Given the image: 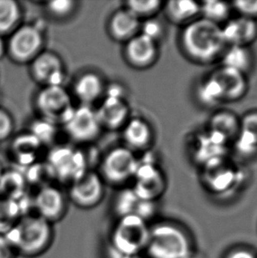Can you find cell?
I'll return each mask as SVG.
<instances>
[{"label": "cell", "instance_id": "1", "mask_svg": "<svg viewBox=\"0 0 257 258\" xmlns=\"http://www.w3.org/2000/svg\"><path fill=\"white\" fill-rule=\"evenodd\" d=\"M198 246L191 231L174 219L155 220L150 226L146 258H197Z\"/></svg>", "mask_w": 257, "mask_h": 258}, {"label": "cell", "instance_id": "2", "mask_svg": "<svg viewBox=\"0 0 257 258\" xmlns=\"http://www.w3.org/2000/svg\"><path fill=\"white\" fill-rule=\"evenodd\" d=\"M5 237L15 254L25 258H36L45 254L54 241V227L35 213L21 216Z\"/></svg>", "mask_w": 257, "mask_h": 258}, {"label": "cell", "instance_id": "3", "mask_svg": "<svg viewBox=\"0 0 257 258\" xmlns=\"http://www.w3.org/2000/svg\"><path fill=\"white\" fill-rule=\"evenodd\" d=\"M181 44L185 54L197 63H212L227 48L219 25L204 18L185 26L181 32Z\"/></svg>", "mask_w": 257, "mask_h": 258}, {"label": "cell", "instance_id": "4", "mask_svg": "<svg viewBox=\"0 0 257 258\" xmlns=\"http://www.w3.org/2000/svg\"><path fill=\"white\" fill-rule=\"evenodd\" d=\"M151 223L136 215L117 218L108 244L127 255H144L148 243Z\"/></svg>", "mask_w": 257, "mask_h": 258}, {"label": "cell", "instance_id": "5", "mask_svg": "<svg viewBox=\"0 0 257 258\" xmlns=\"http://www.w3.org/2000/svg\"><path fill=\"white\" fill-rule=\"evenodd\" d=\"M35 107L42 120L55 125H63L75 108L71 94L63 86L42 87L35 94Z\"/></svg>", "mask_w": 257, "mask_h": 258}, {"label": "cell", "instance_id": "6", "mask_svg": "<svg viewBox=\"0 0 257 258\" xmlns=\"http://www.w3.org/2000/svg\"><path fill=\"white\" fill-rule=\"evenodd\" d=\"M44 50V35L34 24L21 25L7 41V56L18 64H29Z\"/></svg>", "mask_w": 257, "mask_h": 258}, {"label": "cell", "instance_id": "7", "mask_svg": "<svg viewBox=\"0 0 257 258\" xmlns=\"http://www.w3.org/2000/svg\"><path fill=\"white\" fill-rule=\"evenodd\" d=\"M139 160L134 152L126 147H118L108 151L101 163V179L105 184L123 187L134 178Z\"/></svg>", "mask_w": 257, "mask_h": 258}, {"label": "cell", "instance_id": "8", "mask_svg": "<svg viewBox=\"0 0 257 258\" xmlns=\"http://www.w3.org/2000/svg\"><path fill=\"white\" fill-rule=\"evenodd\" d=\"M63 126L70 139L78 144L93 142L102 131L96 109L87 105L75 107L69 120Z\"/></svg>", "mask_w": 257, "mask_h": 258}, {"label": "cell", "instance_id": "9", "mask_svg": "<svg viewBox=\"0 0 257 258\" xmlns=\"http://www.w3.org/2000/svg\"><path fill=\"white\" fill-rule=\"evenodd\" d=\"M105 185L100 174L87 171L69 185L68 199L80 209H94L104 199Z\"/></svg>", "mask_w": 257, "mask_h": 258}, {"label": "cell", "instance_id": "10", "mask_svg": "<svg viewBox=\"0 0 257 258\" xmlns=\"http://www.w3.org/2000/svg\"><path fill=\"white\" fill-rule=\"evenodd\" d=\"M33 206L35 214L54 225L65 219L68 212V199L54 185H43L36 192Z\"/></svg>", "mask_w": 257, "mask_h": 258}, {"label": "cell", "instance_id": "11", "mask_svg": "<svg viewBox=\"0 0 257 258\" xmlns=\"http://www.w3.org/2000/svg\"><path fill=\"white\" fill-rule=\"evenodd\" d=\"M49 168L53 175L71 184L86 172L83 154L70 147H58L49 155Z\"/></svg>", "mask_w": 257, "mask_h": 258}, {"label": "cell", "instance_id": "12", "mask_svg": "<svg viewBox=\"0 0 257 258\" xmlns=\"http://www.w3.org/2000/svg\"><path fill=\"white\" fill-rule=\"evenodd\" d=\"M134 179L132 189L143 200L158 202L166 190L167 184L163 174L153 162L146 161L139 163V161Z\"/></svg>", "mask_w": 257, "mask_h": 258}, {"label": "cell", "instance_id": "13", "mask_svg": "<svg viewBox=\"0 0 257 258\" xmlns=\"http://www.w3.org/2000/svg\"><path fill=\"white\" fill-rule=\"evenodd\" d=\"M32 79L42 87L63 86L66 70L62 58L53 51L43 50L29 63Z\"/></svg>", "mask_w": 257, "mask_h": 258}, {"label": "cell", "instance_id": "14", "mask_svg": "<svg viewBox=\"0 0 257 258\" xmlns=\"http://www.w3.org/2000/svg\"><path fill=\"white\" fill-rule=\"evenodd\" d=\"M114 211L117 218L136 215L152 223L158 212L157 202L139 199L132 188H122L115 196Z\"/></svg>", "mask_w": 257, "mask_h": 258}, {"label": "cell", "instance_id": "15", "mask_svg": "<svg viewBox=\"0 0 257 258\" xmlns=\"http://www.w3.org/2000/svg\"><path fill=\"white\" fill-rule=\"evenodd\" d=\"M157 42L139 33L125 42L123 56L130 67L144 70L153 66L158 58Z\"/></svg>", "mask_w": 257, "mask_h": 258}, {"label": "cell", "instance_id": "16", "mask_svg": "<svg viewBox=\"0 0 257 258\" xmlns=\"http://www.w3.org/2000/svg\"><path fill=\"white\" fill-rule=\"evenodd\" d=\"M204 182L209 191L216 196L232 192L237 183V174L224 158L205 165Z\"/></svg>", "mask_w": 257, "mask_h": 258}, {"label": "cell", "instance_id": "17", "mask_svg": "<svg viewBox=\"0 0 257 258\" xmlns=\"http://www.w3.org/2000/svg\"><path fill=\"white\" fill-rule=\"evenodd\" d=\"M95 109L102 129H122L130 119V107L124 97L105 95Z\"/></svg>", "mask_w": 257, "mask_h": 258}, {"label": "cell", "instance_id": "18", "mask_svg": "<svg viewBox=\"0 0 257 258\" xmlns=\"http://www.w3.org/2000/svg\"><path fill=\"white\" fill-rule=\"evenodd\" d=\"M107 85L100 74L87 71L76 78L73 86L74 96L81 105L92 106L105 96Z\"/></svg>", "mask_w": 257, "mask_h": 258}, {"label": "cell", "instance_id": "19", "mask_svg": "<svg viewBox=\"0 0 257 258\" xmlns=\"http://www.w3.org/2000/svg\"><path fill=\"white\" fill-rule=\"evenodd\" d=\"M141 21L125 7L115 11L108 22V33L112 40L117 42H128L140 31Z\"/></svg>", "mask_w": 257, "mask_h": 258}, {"label": "cell", "instance_id": "20", "mask_svg": "<svg viewBox=\"0 0 257 258\" xmlns=\"http://www.w3.org/2000/svg\"><path fill=\"white\" fill-rule=\"evenodd\" d=\"M222 33L227 46H247L257 38V22L245 17L226 21Z\"/></svg>", "mask_w": 257, "mask_h": 258}, {"label": "cell", "instance_id": "21", "mask_svg": "<svg viewBox=\"0 0 257 258\" xmlns=\"http://www.w3.org/2000/svg\"><path fill=\"white\" fill-rule=\"evenodd\" d=\"M211 75L215 78L222 88L224 101H239L247 93L246 75L240 72L221 67Z\"/></svg>", "mask_w": 257, "mask_h": 258}, {"label": "cell", "instance_id": "22", "mask_svg": "<svg viewBox=\"0 0 257 258\" xmlns=\"http://www.w3.org/2000/svg\"><path fill=\"white\" fill-rule=\"evenodd\" d=\"M122 138L125 147L133 152L146 150L153 143V130L144 119L130 118L122 128Z\"/></svg>", "mask_w": 257, "mask_h": 258}, {"label": "cell", "instance_id": "23", "mask_svg": "<svg viewBox=\"0 0 257 258\" xmlns=\"http://www.w3.org/2000/svg\"><path fill=\"white\" fill-rule=\"evenodd\" d=\"M228 141L219 133L209 131L200 137L196 149V157L206 165L224 158L226 145Z\"/></svg>", "mask_w": 257, "mask_h": 258}, {"label": "cell", "instance_id": "24", "mask_svg": "<svg viewBox=\"0 0 257 258\" xmlns=\"http://www.w3.org/2000/svg\"><path fill=\"white\" fill-rule=\"evenodd\" d=\"M164 11L172 22L188 24L200 14V4L190 0H172L166 3Z\"/></svg>", "mask_w": 257, "mask_h": 258}, {"label": "cell", "instance_id": "25", "mask_svg": "<svg viewBox=\"0 0 257 258\" xmlns=\"http://www.w3.org/2000/svg\"><path fill=\"white\" fill-rule=\"evenodd\" d=\"M221 67L230 68L245 74L253 64L252 53L246 46H227L221 56Z\"/></svg>", "mask_w": 257, "mask_h": 258}, {"label": "cell", "instance_id": "26", "mask_svg": "<svg viewBox=\"0 0 257 258\" xmlns=\"http://www.w3.org/2000/svg\"><path fill=\"white\" fill-rule=\"evenodd\" d=\"M210 131L219 133L227 141L235 140L240 131V119L234 113L220 110L212 115L210 122Z\"/></svg>", "mask_w": 257, "mask_h": 258}, {"label": "cell", "instance_id": "27", "mask_svg": "<svg viewBox=\"0 0 257 258\" xmlns=\"http://www.w3.org/2000/svg\"><path fill=\"white\" fill-rule=\"evenodd\" d=\"M22 8L17 1L0 0V36H9L21 26Z\"/></svg>", "mask_w": 257, "mask_h": 258}, {"label": "cell", "instance_id": "28", "mask_svg": "<svg viewBox=\"0 0 257 258\" xmlns=\"http://www.w3.org/2000/svg\"><path fill=\"white\" fill-rule=\"evenodd\" d=\"M23 213L17 201L0 198V235H6Z\"/></svg>", "mask_w": 257, "mask_h": 258}, {"label": "cell", "instance_id": "29", "mask_svg": "<svg viewBox=\"0 0 257 258\" xmlns=\"http://www.w3.org/2000/svg\"><path fill=\"white\" fill-rule=\"evenodd\" d=\"M197 94L198 101L208 107H212L224 101L222 88L212 75L202 81L201 84L198 86Z\"/></svg>", "mask_w": 257, "mask_h": 258}, {"label": "cell", "instance_id": "30", "mask_svg": "<svg viewBox=\"0 0 257 258\" xmlns=\"http://www.w3.org/2000/svg\"><path fill=\"white\" fill-rule=\"evenodd\" d=\"M232 6L222 1H205L200 4V14L205 20L219 25L228 20Z\"/></svg>", "mask_w": 257, "mask_h": 258}, {"label": "cell", "instance_id": "31", "mask_svg": "<svg viewBox=\"0 0 257 258\" xmlns=\"http://www.w3.org/2000/svg\"><path fill=\"white\" fill-rule=\"evenodd\" d=\"M44 9L49 17L54 20L66 21L76 13L78 3L73 0H55L45 2Z\"/></svg>", "mask_w": 257, "mask_h": 258}, {"label": "cell", "instance_id": "32", "mask_svg": "<svg viewBox=\"0 0 257 258\" xmlns=\"http://www.w3.org/2000/svg\"><path fill=\"white\" fill-rule=\"evenodd\" d=\"M163 3L159 0H130L125 2L126 9L141 21L150 19L162 8Z\"/></svg>", "mask_w": 257, "mask_h": 258}, {"label": "cell", "instance_id": "33", "mask_svg": "<svg viewBox=\"0 0 257 258\" xmlns=\"http://www.w3.org/2000/svg\"><path fill=\"white\" fill-rule=\"evenodd\" d=\"M235 150L240 156L251 157L257 153V140L250 133L240 131L234 140Z\"/></svg>", "mask_w": 257, "mask_h": 258}, {"label": "cell", "instance_id": "34", "mask_svg": "<svg viewBox=\"0 0 257 258\" xmlns=\"http://www.w3.org/2000/svg\"><path fill=\"white\" fill-rule=\"evenodd\" d=\"M140 34L156 42L162 37L164 33L163 24L155 18H150L140 25Z\"/></svg>", "mask_w": 257, "mask_h": 258}, {"label": "cell", "instance_id": "35", "mask_svg": "<svg viewBox=\"0 0 257 258\" xmlns=\"http://www.w3.org/2000/svg\"><path fill=\"white\" fill-rule=\"evenodd\" d=\"M14 121L10 113L0 108V142L8 140L14 133Z\"/></svg>", "mask_w": 257, "mask_h": 258}, {"label": "cell", "instance_id": "36", "mask_svg": "<svg viewBox=\"0 0 257 258\" xmlns=\"http://www.w3.org/2000/svg\"><path fill=\"white\" fill-rule=\"evenodd\" d=\"M221 258H257V251L247 245H233L226 249Z\"/></svg>", "mask_w": 257, "mask_h": 258}, {"label": "cell", "instance_id": "37", "mask_svg": "<svg viewBox=\"0 0 257 258\" xmlns=\"http://www.w3.org/2000/svg\"><path fill=\"white\" fill-rule=\"evenodd\" d=\"M232 7L240 14L241 17L251 20L257 19V0L235 1L232 3Z\"/></svg>", "mask_w": 257, "mask_h": 258}, {"label": "cell", "instance_id": "38", "mask_svg": "<svg viewBox=\"0 0 257 258\" xmlns=\"http://www.w3.org/2000/svg\"><path fill=\"white\" fill-rule=\"evenodd\" d=\"M240 131L250 133L257 140V110L247 112L240 119Z\"/></svg>", "mask_w": 257, "mask_h": 258}, {"label": "cell", "instance_id": "39", "mask_svg": "<svg viewBox=\"0 0 257 258\" xmlns=\"http://www.w3.org/2000/svg\"><path fill=\"white\" fill-rule=\"evenodd\" d=\"M16 255L5 235H0V258H15Z\"/></svg>", "mask_w": 257, "mask_h": 258}, {"label": "cell", "instance_id": "40", "mask_svg": "<svg viewBox=\"0 0 257 258\" xmlns=\"http://www.w3.org/2000/svg\"><path fill=\"white\" fill-rule=\"evenodd\" d=\"M105 258H146L144 255H127L122 254L121 252L116 251L111 248L109 245H107L105 249Z\"/></svg>", "mask_w": 257, "mask_h": 258}, {"label": "cell", "instance_id": "41", "mask_svg": "<svg viewBox=\"0 0 257 258\" xmlns=\"http://www.w3.org/2000/svg\"><path fill=\"white\" fill-rule=\"evenodd\" d=\"M7 55V42L5 41V37L0 36V60Z\"/></svg>", "mask_w": 257, "mask_h": 258}, {"label": "cell", "instance_id": "42", "mask_svg": "<svg viewBox=\"0 0 257 258\" xmlns=\"http://www.w3.org/2000/svg\"><path fill=\"white\" fill-rule=\"evenodd\" d=\"M0 169H1V168H0ZM1 176H2V173H1V170H0V178H1Z\"/></svg>", "mask_w": 257, "mask_h": 258}]
</instances>
